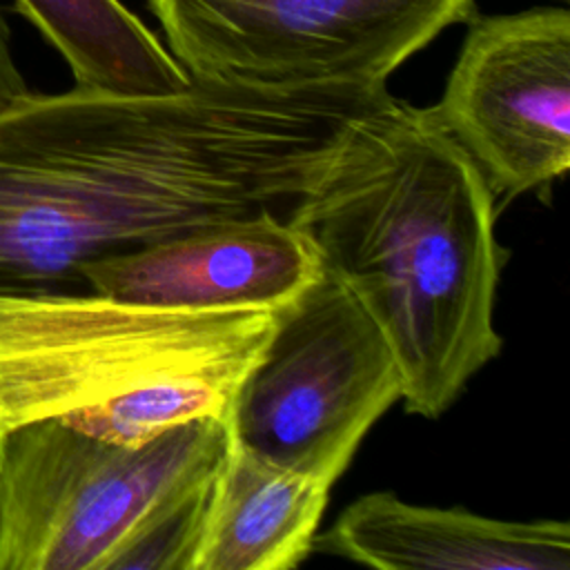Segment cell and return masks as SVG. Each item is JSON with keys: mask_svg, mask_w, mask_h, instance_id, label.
Instances as JSON below:
<instances>
[{"mask_svg": "<svg viewBox=\"0 0 570 570\" xmlns=\"http://www.w3.org/2000/svg\"><path fill=\"white\" fill-rule=\"evenodd\" d=\"M285 218L381 330L410 414H445L499 356L494 194L430 107L385 94Z\"/></svg>", "mask_w": 570, "mask_h": 570, "instance_id": "obj_1", "label": "cell"}, {"mask_svg": "<svg viewBox=\"0 0 570 570\" xmlns=\"http://www.w3.org/2000/svg\"><path fill=\"white\" fill-rule=\"evenodd\" d=\"M229 439L223 416L120 445L56 419L0 436V570H111L131 537L205 483Z\"/></svg>", "mask_w": 570, "mask_h": 570, "instance_id": "obj_2", "label": "cell"}, {"mask_svg": "<svg viewBox=\"0 0 570 570\" xmlns=\"http://www.w3.org/2000/svg\"><path fill=\"white\" fill-rule=\"evenodd\" d=\"M278 309H163L0 287V436L89 410L154 376L247 367Z\"/></svg>", "mask_w": 570, "mask_h": 570, "instance_id": "obj_3", "label": "cell"}, {"mask_svg": "<svg viewBox=\"0 0 570 570\" xmlns=\"http://www.w3.org/2000/svg\"><path fill=\"white\" fill-rule=\"evenodd\" d=\"M403 394L394 354L347 285L323 274L278 309L227 410L232 439L334 485Z\"/></svg>", "mask_w": 570, "mask_h": 570, "instance_id": "obj_4", "label": "cell"}, {"mask_svg": "<svg viewBox=\"0 0 570 570\" xmlns=\"http://www.w3.org/2000/svg\"><path fill=\"white\" fill-rule=\"evenodd\" d=\"M474 0H149L191 78L276 87H385Z\"/></svg>", "mask_w": 570, "mask_h": 570, "instance_id": "obj_5", "label": "cell"}, {"mask_svg": "<svg viewBox=\"0 0 570 570\" xmlns=\"http://www.w3.org/2000/svg\"><path fill=\"white\" fill-rule=\"evenodd\" d=\"M490 191H548L570 167V11L470 20L443 96L430 107Z\"/></svg>", "mask_w": 570, "mask_h": 570, "instance_id": "obj_6", "label": "cell"}, {"mask_svg": "<svg viewBox=\"0 0 570 570\" xmlns=\"http://www.w3.org/2000/svg\"><path fill=\"white\" fill-rule=\"evenodd\" d=\"M323 274L312 240L261 209L85 263L78 281L120 303L163 309H281Z\"/></svg>", "mask_w": 570, "mask_h": 570, "instance_id": "obj_7", "label": "cell"}, {"mask_svg": "<svg viewBox=\"0 0 570 570\" xmlns=\"http://www.w3.org/2000/svg\"><path fill=\"white\" fill-rule=\"evenodd\" d=\"M314 548L376 570H570L566 521H503L394 492L352 501Z\"/></svg>", "mask_w": 570, "mask_h": 570, "instance_id": "obj_8", "label": "cell"}, {"mask_svg": "<svg viewBox=\"0 0 570 570\" xmlns=\"http://www.w3.org/2000/svg\"><path fill=\"white\" fill-rule=\"evenodd\" d=\"M330 488L236 439L212 479L191 570H292L314 550Z\"/></svg>", "mask_w": 570, "mask_h": 570, "instance_id": "obj_9", "label": "cell"}, {"mask_svg": "<svg viewBox=\"0 0 570 570\" xmlns=\"http://www.w3.org/2000/svg\"><path fill=\"white\" fill-rule=\"evenodd\" d=\"M65 58L76 87L118 96L180 91L191 76L118 0H13Z\"/></svg>", "mask_w": 570, "mask_h": 570, "instance_id": "obj_10", "label": "cell"}, {"mask_svg": "<svg viewBox=\"0 0 570 570\" xmlns=\"http://www.w3.org/2000/svg\"><path fill=\"white\" fill-rule=\"evenodd\" d=\"M247 367L160 374L60 423L109 443L140 445L205 416L227 419L236 385Z\"/></svg>", "mask_w": 570, "mask_h": 570, "instance_id": "obj_11", "label": "cell"}, {"mask_svg": "<svg viewBox=\"0 0 570 570\" xmlns=\"http://www.w3.org/2000/svg\"><path fill=\"white\" fill-rule=\"evenodd\" d=\"M212 479L214 474L149 519L114 559L111 570H191Z\"/></svg>", "mask_w": 570, "mask_h": 570, "instance_id": "obj_12", "label": "cell"}, {"mask_svg": "<svg viewBox=\"0 0 570 570\" xmlns=\"http://www.w3.org/2000/svg\"><path fill=\"white\" fill-rule=\"evenodd\" d=\"M24 91H29V87L13 56L11 29L0 11V105L22 96Z\"/></svg>", "mask_w": 570, "mask_h": 570, "instance_id": "obj_13", "label": "cell"}]
</instances>
